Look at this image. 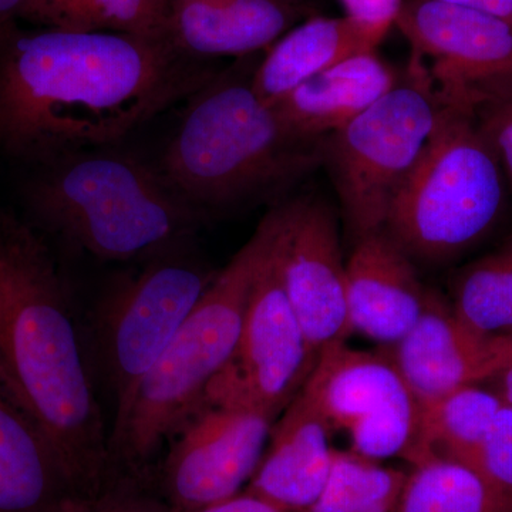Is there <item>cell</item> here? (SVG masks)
I'll use <instances>...</instances> for the list:
<instances>
[{
	"instance_id": "obj_26",
	"label": "cell",
	"mask_w": 512,
	"mask_h": 512,
	"mask_svg": "<svg viewBox=\"0 0 512 512\" xmlns=\"http://www.w3.org/2000/svg\"><path fill=\"white\" fill-rule=\"evenodd\" d=\"M471 468L512 512V407L508 404L495 414Z\"/></svg>"
},
{
	"instance_id": "obj_14",
	"label": "cell",
	"mask_w": 512,
	"mask_h": 512,
	"mask_svg": "<svg viewBox=\"0 0 512 512\" xmlns=\"http://www.w3.org/2000/svg\"><path fill=\"white\" fill-rule=\"evenodd\" d=\"M421 407L461 387L488 382L512 365V335L485 336L457 318L450 303L430 291L413 329L383 346Z\"/></svg>"
},
{
	"instance_id": "obj_35",
	"label": "cell",
	"mask_w": 512,
	"mask_h": 512,
	"mask_svg": "<svg viewBox=\"0 0 512 512\" xmlns=\"http://www.w3.org/2000/svg\"><path fill=\"white\" fill-rule=\"evenodd\" d=\"M511 335H512V333H511Z\"/></svg>"
},
{
	"instance_id": "obj_29",
	"label": "cell",
	"mask_w": 512,
	"mask_h": 512,
	"mask_svg": "<svg viewBox=\"0 0 512 512\" xmlns=\"http://www.w3.org/2000/svg\"><path fill=\"white\" fill-rule=\"evenodd\" d=\"M346 18L366 29L382 43L389 30L396 26L404 0H340Z\"/></svg>"
},
{
	"instance_id": "obj_6",
	"label": "cell",
	"mask_w": 512,
	"mask_h": 512,
	"mask_svg": "<svg viewBox=\"0 0 512 512\" xmlns=\"http://www.w3.org/2000/svg\"><path fill=\"white\" fill-rule=\"evenodd\" d=\"M503 205V167L474 110L443 103L429 143L390 205L384 232L413 261L441 264L484 238Z\"/></svg>"
},
{
	"instance_id": "obj_5",
	"label": "cell",
	"mask_w": 512,
	"mask_h": 512,
	"mask_svg": "<svg viewBox=\"0 0 512 512\" xmlns=\"http://www.w3.org/2000/svg\"><path fill=\"white\" fill-rule=\"evenodd\" d=\"M25 198L47 231L113 262L180 247L201 215L160 171L100 148L39 165Z\"/></svg>"
},
{
	"instance_id": "obj_15",
	"label": "cell",
	"mask_w": 512,
	"mask_h": 512,
	"mask_svg": "<svg viewBox=\"0 0 512 512\" xmlns=\"http://www.w3.org/2000/svg\"><path fill=\"white\" fill-rule=\"evenodd\" d=\"M430 289L414 261L386 232L355 242L346 261V303L352 333L392 346L419 322Z\"/></svg>"
},
{
	"instance_id": "obj_18",
	"label": "cell",
	"mask_w": 512,
	"mask_h": 512,
	"mask_svg": "<svg viewBox=\"0 0 512 512\" xmlns=\"http://www.w3.org/2000/svg\"><path fill=\"white\" fill-rule=\"evenodd\" d=\"M332 434L328 420L302 387L281 419L275 420L264 456L245 491L285 510L305 511L318 500L332 470L336 451Z\"/></svg>"
},
{
	"instance_id": "obj_3",
	"label": "cell",
	"mask_w": 512,
	"mask_h": 512,
	"mask_svg": "<svg viewBox=\"0 0 512 512\" xmlns=\"http://www.w3.org/2000/svg\"><path fill=\"white\" fill-rule=\"evenodd\" d=\"M252 73L220 72L198 90L165 148L161 175L200 214L268 197L323 165L325 137L293 133Z\"/></svg>"
},
{
	"instance_id": "obj_20",
	"label": "cell",
	"mask_w": 512,
	"mask_h": 512,
	"mask_svg": "<svg viewBox=\"0 0 512 512\" xmlns=\"http://www.w3.org/2000/svg\"><path fill=\"white\" fill-rule=\"evenodd\" d=\"M380 43L366 29L346 18H311L293 26L269 47L252 73V86L268 106L316 74Z\"/></svg>"
},
{
	"instance_id": "obj_23",
	"label": "cell",
	"mask_w": 512,
	"mask_h": 512,
	"mask_svg": "<svg viewBox=\"0 0 512 512\" xmlns=\"http://www.w3.org/2000/svg\"><path fill=\"white\" fill-rule=\"evenodd\" d=\"M450 305L480 335L512 333V237L458 274Z\"/></svg>"
},
{
	"instance_id": "obj_32",
	"label": "cell",
	"mask_w": 512,
	"mask_h": 512,
	"mask_svg": "<svg viewBox=\"0 0 512 512\" xmlns=\"http://www.w3.org/2000/svg\"><path fill=\"white\" fill-rule=\"evenodd\" d=\"M29 0H0V28L15 25V19L22 18Z\"/></svg>"
},
{
	"instance_id": "obj_17",
	"label": "cell",
	"mask_w": 512,
	"mask_h": 512,
	"mask_svg": "<svg viewBox=\"0 0 512 512\" xmlns=\"http://www.w3.org/2000/svg\"><path fill=\"white\" fill-rule=\"evenodd\" d=\"M305 13L299 0H168L167 36L184 55L211 62L271 47Z\"/></svg>"
},
{
	"instance_id": "obj_16",
	"label": "cell",
	"mask_w": 512,
	"mask_h": 512,
	"mask_svg": "<svg viewBox=\"0 0 512 512\" xmlns=\"http://www.w3.org/2000/svg\"><path fill=\"white\" fill-rule=\"evenodd\" d=\"M89 498L45 430L0 380V512H69Z\"/></svg>"
},
{
	"instance_id": "obj_21",
	"label": "cell",
	"mask_w": 512,
	"mask_h": 512,
	"mask_svg": "<svg viewBox=\"0 0 512 512\" xmlns=\"http://www.w3.org/2000/svg\"><path fill=\"white\" fill-rule=\"evenodd\" d=\"M503 404L494 390L473 384L421 407L419 436L409 463L444 458L471 468Z\"/></svg>"
},
{
	"instance_id": "obj_8",
	"label": "cell",
	"mask_w": 512,
	"mask_h": 512,
	"mask_svg": "<svg viewBox=\"0 0 512 512\" xmlns=\"http://www.w3.org/2000/svg\"><path fill=\"white\" fill-rule=\"evenodd\" d=\"M215 275L201 262L170 249L111 288L99 303L93 350L114 397V417L126 409Z\"/></svg>"
},
{
	"instance_id": "obj_24",
	"label": "cell",
	"mask_w": 512,
	"mask_h": 512,
	"mask_svg": "<svg viewBox=\"0 0 512 512\" xmlns=\"http://www.w3.org/2000/svg\"><path fill=\"white\" fill-rule=\"evenodd\" d=\"M396 512H511L473 468L430 458L413 466Z\"/></svg>"
},
{
	"instance_id": "obj_33",
	"label": "cell",
	"mask_w": 512,
	"mask_h": 512,
	"mask_svg": "<svg viewBox=\"0 0 512 512\" xmlns=\"http://www.w3.org/2000/svg\"><path fill=\"white\" fill-rule=\"evenodd\" d=\"M488 382L493 383L494 392L501 397V400L512 407V365L498 372Z\"/></svg>"
},
{
	"instance_id": "obj_9",
	"label": "cell",
	"mask_w": 512,
	"mask_h": 512,
	"mask_svg": "<svg viewBox=\"0 0 512 512\" xmlns=\"http://www.w3.org/2000/svg\"><path fill=\"white\" fill-rule=\"evenodd\" d=\"M272 248L252 285L237 349L202 403L256 410L276 419L311 376L319 356L286 296Z\"/></svg>"
},
{
	"instance_id": "obj_7",
	"label": "cell",
	"mask_w": 512,
	"mask_h": 512,
	"mask_svg": "<svg viewBox=\"0 0 512 512\" xmlns=\"http://www.w3.org/2000/svg\"><path fill=\"white\" fill-rule=\"evenodd\" d=\"M441 106L429 70L412 56L389 93L323 138V165L355 242L383 231L394 197L434 133Z\"/></svg>"
},
{
	"instance_id": "obj_10",
	"label": "cell",
	"mask_w": 512,
	"mask_h": 512,
	"mask_svg": "<svg viewBox=\"0 0 512 512\" xmlns=\"http://www.w3.org/2000/svg\"><path fill=\"white\" fill-rule=\"evenodd\" d=\"M330 429L345 431L359 456L409 461L419 436L421 406L383 352L333 343L320 350L303 384Z\"/></svg>"
},
{
	"instance_id": "obj_11",
	"label": "cell",
	"mask_w": 512,
	"mask_h": 512,
	"mask_svg": "<svg viewBox=\"0 0 512 512\" xmlns=\"http://www.w3.org/2000/svg\"><path fill=\"white\" fill-rule=\"evenodd\" d=\"M441 103L476 109L512 87V20L466 6L404 0L396 22Z\"/></svg>"
},
{
	"instance_id": "obj_25",
	"label": "cell",
	"mask_w": 512,
	"mask_h": 512,
	"mask_svg": "<svg viewBox=\"0 0 512 512\" xmlns=\"http://www.w3.org/2000/svg\"><path fill=\"white\" fill-rule=\"evenodd\" d=\"M409 473L336 450L318 500L302 512H396Z\"/></svg>"
},
{
	"instance_id": "obj_22",
	"label": "cell",
	"mask_w": 512,
	"mask_h": 512,
	"mask_svg": "<svg viewBox=\"0 0 512 512\" xmlns=\"http://www.w3.org/2000/svg\"><path fill=\"white\" fill-rule=\"evenodd\" d=\"M168 0H29L22 18L50 29L167 39Z\"/></svg>"
},
{
	"instance_id": "obj_1",
	"label": "cell",
	"mask_w": 512,
	"mask_h": 512,
	"mask_svg": "<svg viewBox=\"0 0 512 512\" xmlns=\"http://www.w3.org/2000/svg\"><path fill=\"white\" fill-rule=\"evenodd\" d=\"M218 73L167 39L10 26L0 36V154L39 167L111 146Z\"/></svg>"
},
{
	"instance_id": "obj_13",
	"label": "cell",
	"mask_w": 512,
	"mask_h": 512,
	"mask_svg": "<svg viewBox=\"0 0 512 512\" xmlns=\"http://www.w3.org/2000/svg\"><path fill=\"white\" fill-rule=\"evenodd\" d=\"M272 258L313 352L352 335L338 218L319 198L281 205Z\"/></svg>"
},
{
	"instance_id": "obj_28",
	"label": "cell",
	"mask_w": 512,
	"mask_h": 512,
	"mask_svg": "<svg viewBox=\"0 0 512 512\" xmlns=\"http://www.w3.org/2000/svg\"><path fill=\"white\" fill-rule=\"evenodd\" d=\"M69 512H174L164 500L144 493L133 481L114 480L96 497L89 498Z\"/></svg>"
},
{
	"instance_id": "obj_4",
	"label": "cell",
	"mask_w": 512,
	"mask_h": 512,
	"mask_svg": "<svg viewBox=\"0 0 512 512\" xmlns=\"http://www.w3.org/2000/svg\"><path fill=\"white\" fill-rule=\"evenodd\" d=\"M281 205L259 222L234 258L217 272L163 355L138 384L109 433L114 474L136 478L201 406L231 360L259 268L278 231Z\"/></svg>"
},
{
	"instance_id": "obj_12",
	"label": "cell",
	"mask_w": 512,
	"mask_h": 512,
	"mask_svg": "<svg viewBox=\"0 0 512 512\" xmlns=\"http://www.w3.org/2000/svg\"><path fill=\"white\" fill-rule=\"evenodd\" d=\"M275 417L202 403L173 437L161 468L164 501L198 510L241 493L258 470Z\"/></svg>"
},
{
	"instance_id": "obj_19",
	"label": "cell",
	"mask_w": 512,
	"mask_h": 512,
	"mask_svg": "<svg viewBox=\"0 0 512 512\" xmlns=\"http://www.w3.org/2000/svg\"><path fill=\"white\" fill-rule=\"evenodd\" d=\"M399 80L392 66L373 50L316 74L272 107L293 133L323 138L372 107Z\"/></svg>"
},
{
	"instance_id": "obj_31",
	"label": "cell",
	"mask_w": 512,
	"mask_h": 512,
	"mask_svg": "<svg viewBox=\"0 0 512 512\" xmlns=\"http://www.w3.org/2000/svg\"><path fill=\"white\" fill-rule=\"evenodd\" d=\"M433 2L448 3V5L466 6L493 13L508 20H512V0H433Z\"/></svg>"
},
{
	"instance_id": "obj_2",
	"label": "cell",
	"mask_w": 512,
	"mask_h": 512,
	"mask_svg": "<svg viewBox=\"0 0 512 512\" xmlns=\"http://www.w3.org/2000/svg\"><path fill=\"white\" fill-rule=\"evenodd\" d=\"M0 380L35 417L90 497L116 480L69 286L40 232L2 208Z\"/></svg>"
},
{
	"instance_id": "obj_30",
	"label": "cell",
	"mask_w": 512,
	"mask_h": 512,
	"mask_svg": "<svg viewBox=\"0 0 512 512\" xmlns=\"http://www.w3.org/2000/svg\"><path fill=\"white\" fill-rule=\"evenodd\" d=\"M175 512V511H174ZM185 512H292L252 493H239L222 503Z\"/></svg>"
},
{
	"instance_id": "obj_34",
	"label": "cell",
	"mask_w": 512,
	"mask_h": 512,
	"mask_svg": "<svg viewBox=\"0 0 512 512\" xmlns=\"http://www.w3.org/2000/svg\"><path fill=\"white\" fill-rule=\"evenodd\" d=\"M9 28H10V26H9ZM9 28H8V29H9ZM8 29H6V28H0V36H2V35H3V33H5V32H6V30H8Z\"/></svg>"
},
{
	"instance_id": "obj_27",
	"label": "cell",
	"mask_w": 512,
	"mask_h": 512,
	"mask_svg": "<svg viewBox=\"0 0 512 512\" xmlns=\"http://www.w3.org/2000/svg\"><path fill=\"white\" fill-rule=\"evenodd\" d=\"M474 114L512 183V87L481 101Z\"/></svg>"
}]
</instances>
